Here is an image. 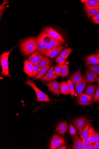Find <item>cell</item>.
I'll return each instance as SVG.
<instances>
[{
    "label": "cell",
    "instance_id": "33",
    "mask_svg": "<svg viewBox=\"0 0 99 149\" xmlns=\"http://www.w3.org/2000/svg\"><path fill=\"white\" fill-rule=\"evenodd\" d=\"M73 51V50L71 48H66L64 49L61 52L59 55L64 56L66 59L69 55V54Z\"/></svg>",
    "mask_w": 99,
    "mask_h": 149
},
{
    "label": "cell",
    "instance_id": "10",
    "mask_svg": "<svg viewBox=\"0 0 99 149\" xmlns=\"http://www.w3.org/2000/svg\"><path fill=\"white\" fill-rule=\"evenodd\" d=\"M92 97L82 93L78 98L77 103L81 106H88L90 105L92 102Z\"/></svg>",
    "mask_w": 99,
    "mask_h": 149
},
{
    "label": "cell",
    "instance_id": "21",
    "mask_svg": "<svg viewBox=\"0 0 99 149\" xmlns=\"http://www.w3.org/2000/svg\"><path fill=\"white\" fill-rule=\"evenodd\" d=\"M85 61L87 65H99L97 59L94 54H92L87 56L86 58Z\"/></svg>",
    "mask_w": 99,
    "mask_h": 149
},
{
    "label": "cell",
    "instance_id": "16",
    "mask_svg": "<svg viewBox=\"0 0 99 149\" xmlns=\"http://www.w3.org/2000/svg\"><path fill=\"white\" fill-rule=\"evenodd\" d=\"M68 128V124L66 121L60 123L56 128V131L60 135H64L66 133Z\"/></svg>",
    "mask_w": 99,
    "mask_h": 149
},
{
    "label": "cell",
    "instance_id": "9",
    "mask_svg": "<svg viewBox=\"0 0 99 149\" xmlns=\"http://www.w3.org/2000/svg\"><path fill=\"white\" fill-rule=\"evenodd\" d=\"M46 85L50 91L55 95L60 96V84L56 80L52 82H50L46 84Z\"/></svg>",
    "mask_w": 99,
    "mask_h": 149
},
{
    "label": "cell",
    "instance_id": "4",
    "mask_svg": "<svg viewBox=\"0 0 99 149\" xmlns=\"http://www.w3.org/2000/svg\"><path fill=\"white\" fill-rule=\"evenodd\" d=\"M66 143L64 138L57 134H55L51 140L49 148L58 149L62 145Z\"/></svg>",
    "mask_w": 99,
    "mask_h": 149
},
{
    "label": "cell",
    "instance_id": "11",
    "mask_svg": "<svg viewBox=\"0 0 99 149\" xmlns=\"http://www.w3.org/2000/svg\"><path fill=\"white\" fill-rule=\"evenodd\" d=\"M54 66L50 68L45 75L41 79L45 82H51L52 81L58 77L55 74L54 71Z\"/></svg>",
    "mask_w": 99,
    "mask_h": 149
},
{
    "label": "cell",
    "instance_id": "29",
    "mask_svg": "<svg viewBox=\"0 0 99 149\" xmlns=\"http://www.w3.org/2000/svg\"><path fill=\"white\" fill-rule=\"evenodd\" d=\"M42 40L46 44H49L53 39L47 34L42 32L39 35Z\"/></svg>",
    "mask_w": 99,
    "mask_h": 149
},
{
    "label": "cell",
    "instance_id": "5",
    "mask_svg": "<svg viewBox=\"0 0 99 149\" xmlns=\"http://www.w3.org/2000/svg\"><path fill=\"white\" fill-rule=\"evenodd\" d=\"M42 32L47 34L53 39L59 40L62 43H64L65 42V40L63 37L51 27H46L42 30Z\"/></svg>",
    "mask_w": 99,
    "mask_h": 149
},
{
    "label": "cell",
    "instance_id": "1",
    "mask_svg": "<svg viewBox=\"0 0 99 149\" xmlns=\"http://www.w3.org/2000/svg\"><path fill=\"white\" fill-rule=\"evenodd\" d=\"M37 37L28 38L22 40L20 47L24 55L28 56L37 50Z\"/></svg>",
    "mask_w": 99,
    "mask_h": 149
},
{
    "label": "cell",
    "instance_id": "2",
    "mask_svg": "<svg viewBox=\"0 0 99 149\" xmlns=\"http://www.w3.org/2000/svg\"><path fill=\"white\" fill-rule=\"evenodd\" d=\"M25 84L31 87L34 90L37 95V102H45L49 103L52 101L47 95L40 91L30 79L27 80Z\"/></svg>",
    "mask_w": 99,
    "mask_h": 149
},
{
    "label": "cell",
    "instance_id": "14",
    "mask_svg": "<svg viewBox=\"0 0 99 149\" xmlns=\"http://www.w3.org/2000/svg\"><path fill=\"white\" fill-rule=\"evenodd\" d=\"M33 65L28 60L24 62V72L30 77H33Z\"/></svg>",
    "mask_w": 99,
    "mask_h": 149
},
{
    "label": "cell",
    "instance_id": "30",
    "mask_svg": "<svg viewBox=\"0 0 99 149\" xmlns=\"http://www.w3.org/2000/svg\"><path fill=\"white\" fill-rule=\"evenodd\" d=\"M69 67L67 64H65L62 66L61 77L63 78H65L69 75Z\"/></svg>",
    "mask_w": 99,
    "mask_h": 149
},
{
    "label": "cell",
    "instance_id": "13",
    "mask_svg": "<svg viewBox=\"0 0 99 149\" xmlns=\"http://www.w3.org/2000/svg\"><path fill=\"white\" fill-rule=\"evenodd\" d=\"M62 43L59 40L53 39L49 44H46L45 49L42 53L44 54L45 52L50 50L61 46Z\"/></svg>",
    "mask_w": 99,
    "mask_h": 149
},
{
    "label": "cell",
    "instance_id": "24",
    "mask_svg": "<svg viewBox=\"0 0 99 149\" xmlns=\"http://www.w3.org/2000/svg\"><path fill=\"white\" fill-rule=\"evenodd\" d=\"M96 88V86L95 85H89L87 86L84 94L92 97L94 95Z\"/></svg>",
    "mask_w": 99,
    "mask_h": 149
},
{
    "label": "cell",
    "instance_id": "36",
    "mask_svg": "<svg viewBox=\"0 0 99 149\" xmlns=\"http://www.w3.org/2000/svg\"><path fill=\"white\" fill-rule=\"evenodd\" d=\"M67 81L69 85L72 97L73 98L75 94L74 85L70 79H68Z\"/></svg>",
    "mask_w": 99,
    "mask_h": 149
},
{
    "label": "cell",
    "instance_id": "18",
    "mask_svg": "<svg viewBox=\"0 0 99 149\" xmlns=\"http://www.w3.org/2000/svg\"><path fill=\"white\" fill-rule=\"evenodd\" d=\"M82 77L81 68L74 73L70 77V80L72 81L75 87Z\"/></svg>",
    "mask_w": 99,
    "mask_h": 149
},
{
    "label": "cell",
    "instance_id": "28",
    "mask_svg": "<svg viewBox=\"0 0 99 149\" xmlns=\"http://www.w3.org/2000/svg\"><path fill=\"white\" fill-rule=\"evenodd\" d=\"M81 1L84 3L85 7H99V3L96 0H85Z\"/></svg>",
    "mask_w": 99,
    "mask_h": 149
},
{
    "label": "cell",
    "instance_id": "22",
    "mask_svg": "<svg viewBox=\"0 0 99 149\" xmlns=\"http://www.w3.org/2000/svg\"><path fill=\"white\" fill-rule=\"evenodd\" d=\"M73 148L74 149H81L82 142V139L78 135L73 137Z\"/></svg>",
    "mask_w": 99,
    "mask_h": 149
},
{
    "label": "cell",
    "instance_id": "7",
    "mask_svg": "<svg viewBox=\"0 0 99 149\" xmlns=\"http://www.w3.org/2000/svg\"><path fill=\"white\" fill-rule=\"evenodd\" d=\"M87 85V82L84 77H82L79 82L77 84L75 88V92L77 97L78 98Z\"/></svg>",
    "mask_w": 99,
    "mask_h": 149
},
{
    "label": "cell",
    "instance_id": "35",
    "mask_svg": "<svg viewBox=\"0 0 99 149\" xmlns=\"http://www.w3.org/2000/svg\"><path fill=\"white\" fill-rule=\"evenodd\" d=\"M62 66L58 65L54 67V71L55 74L58 77L61 76Z\"/></svg>",
    "mask_w": 99,
    "mask_h": 149
},
{
    "label": "cell",
    "instance_id": "51",
    "mask_svg": "<svg viewBox=\"0 0 99 149\" xmlns=\"http://www.w3.org/2000/svg\"><path fill=\"white\" fill-rule=\"evenodd\" d=\"M96 1L98 3H99V0H96Z\"/></svg>",
    "mask_w": 99,
    "mask_h": 149
},
{
    "label": "cell",
    "instance_id": "47",
    "mask_svg": "<svg viewBox=\"0 0 99 149\" xmlns=\"http://www.w3.org/2000/svg\"><path fill=\"white\" fill-rule=\"evenodd\" d=\"M67 148V147L66 145H62L59 148V149H66Z\"/></svg>",
    "mask_w": 99,
    "mask_h": 149
},
{
    "label": "cell",
    "instance_id": "48",
    "mask_svg": "<svg viewBox=\"0 0 99 149\" xmlns=\"http://www.w3.org/2000/svg\"><path fill=\"white\" fill-rule=\"evenodd\" d=\"M93 22L94 24H99V19L93 21Z\"/></svg>",
    "mask_w": 99,
    "mask_h": 149
},
{
    "label": "cell",
    "instance_id": "8",
    "mask_svg": "<svg viewBox=\"0 0 99 149\" xmlns=\"http://www.w3.org/2000/svg\"><path fill=\"white\" fill-rule=\"evenodd\" d=\"M89 121L86 117H82L75 118L72 121L73 124L75 126L78 131L81 130Z\"/></svg>",
    "mask_w": 99,
    "mask_h": 149
},
{
    "label": "cell",
    "instance_id": "27",
    "mask_svg": "<svg viewBox=\"0 0 99 149\" xmlns=\"http://www.w3.org/2000/svg\"><path fill=\"white\" fill-rule=\"evenodd\" d=\"M88 70L90 71L99 76V65H87Z\"/></svg>",
    "mask_w": 99,
    "mask_h": 149
},
{
    "label": "cell",
    "instance_id": "46",
    "mask_svg": "<svg viewBox=\"0 0 99 149\" xmlns=\"http://www.w3.org/2000/svg\"><path fill=\"white\" fill-rule=\"evenodd\" d=\"M96 56V57L97 58L98 62L99 63V53L96 52V54H94Z\"/></svg>",
    "mask_w": 99,
    "mask_h": 149
},
{
    "label": "cell",
    "instance_id": "45",
    "mask_svg": "<svg viewBox=\"0 0 99 149\" xmlns=\"http://www.w3.org/2000/svg\"><path fill=\"white\" fill-rule=\"evenodd\" d=\"M94 145L95 149H99V141L95 143Z\"/></svg>",
    "mask_w": 99,
    "mask_h": 149
},
{
    "label": "cell",
    "instance_id": "12",
    "mask_svg": "<svg viewBox=\"0 0 99 149\" xmlns=\"http://www.w3.org/2000/svg\"><path fill=\"white\" fill-rule=\"evenodd\" d=\"M64 48V47L61 46L50 50L45 52L44 54L46 56L53 58L59 55Z\"/></svg>",
    "mask_w": 99,
    "mask_h": 149
},
{
    "label": "cell",
    "instance_id": "39",
    "mask_svg": "<svg viewBox=\"0 0 99 149\" xmlns=\"http://www.w3.org/2000/svg\"><path fill=\"white\" fill-rule=\"evenodd\" d=\"M93 101L95 102L99 101V86H98L96 89L93 97Z\"/></svg>",
    "mask_w": 99,
    "mask_h": 149
},
{
    "label": "cell",
    "instance_id": "34",
    "mask_svg": "<svg viewBox=\"0 0 99 149\" xmlns=\"http://www.w3.org/2000/svg\"><path fill=\"white\" fill-rule=\"evenodd\" d=\"M69 133L73 137L78 135L77 130L71 124H70L69 127Z\"/></svg>",
    "mask_w": 99,
    "mask_h": 149
},
{
    "label": "cell",
    "instance_id": "3",
    "mask_svg": "<svg viewBox=\"0 0 99 149\" xmlns=\"http://www.w3.org/2000/svg\"><path fill=\"white\" fill-rule=\"evenodd\" d=\"M14 48L8 52H4L1 57V65L2 68L1 74L9 77H10L11 75L9 71L8 57L10 52Z\"/></svg>",
    "mask_w": 99,
    "mask_h": 149
},
{
    "label": "cell",
    "instance_id": "49",
    "mask_svg": "<svg viewBox=\"0 0 99 149\" xmlns=\"http://www.w3.org/2000/svg\"><path fill=\"white\" fill-rule=\"evenodd\" d=\"M96 82H97L98 84L99 85V77H97L96 78Z\"/></svg>",
    "mask_w": 99,
    "mask_h": 149
},
{
    "label": "cell",
    "instance_id": "43",
    "mask_svg": "<svg viewBox=\"0 0 99 149\" xmlns=\"http://www.w3.org/2000/svg\"><path fill=\"white\" fill-rule=\"evenodd\" d=\"M91 19L93 21L99 19V12H98L95 15L92 17Z\"/></svg>",
    "mask_w": 99,
    "mask_h": 149
},
{
    "label": "cell",
    "instance_id": "50",
    "mask_svg": "<svg viewBox=\"0 0 99 149\" xmlns=\"http://www.w3.org/2000/svg\"><path fill=\"white\" fill-rule=\"evenodd\" d=\"M96 52L99 53V47L96 49Z\"/></svg>",
    "mask_w": 99,
    "mask_h": 149
},
{
    "label": "cell",
    "instance_id": "42",
    "mask_svg": "<svg viewBox=\"0 0 99 149\" xmlns=\"http://www.w3.org/2000/svg\"><path fill=\"white\" fill-rule=\"evenodd\" d=\"M98 141H99V133L97 132H96V139L93 144H95Z\"/></svg>",
    "mask_w": 99,
    "mask_h": 149
},
{
    "label": "cell",
    "instance_id": "44",
    "mask_svg": "<svg viewBox=\"0 0 99 149\" xmlns=\"http://www.w3.org/2000/svg\"><path fill=\"white\" fill-rule=\"evenodd\" d=\"M88 149H95L94 144L90 143L88 145Z\"/></svg>",
    "mask_w": 99,
    "mask_h": 149
},
{
    "label": "cell",
    "instance_id": "52",
    "mask_svg": "<svg viewBox=\"0 0 99 149\" xmlns=\"http://www.w3.org/2000/svg\"><path fill=\"white\" fill-rule=\"evenodd\" d=\"M98 108H99V105H98Z\"/></svg>",
    "mask_w": 99,
    "mask_h": 149
},
{
    "label": "cell",
    "instance_id": "31",
    "mask_svg": "<svg viewBox=\"0 0 99 149\" xmlns=\"http://www.w3.org/2000/svg\"><path fill=\"white\" fill-rule=\"evenodd\" d=\"M94 129L91 125L90 126L89 131L87 136L84 139V141L88 145L90 144V139L93 132Z\"/></svg>",
    "mask_w": 99,
    "mask_h": 149
},
{
    "label": "cell",
    "instance_id": "40",
    "mask_svg": "<svg viewBox=\"0 0 99 149\" xmlns=\"http://www.w3.org/2000/svg\"><path fill=\"white\" fill-rule=\"evenodd\" d=\"M96 131L94 130L93 134L90 139V143H93L96 137Z\"/></svg>",
    "mask_w": 99,
    "mask_h": 149
},
{
    "label": "cell",
    "instance_id": "25",
    "mask_svg": "<svg viewBox=\"0 0 99 149\" xmlns=\"http://www.w3.org/2000/svg\"><path fill=\"white\" fill-rule=\"evenodd\" d=\"M51 65L46 67L41 68L37 75L34 77V80L39 79H41L51 67Z\"/></svg>",
    "mask_w": 99,
    "mask_h": 149
},
{
    "label": "cell",
    "instance_id": "17",
    "mask_svg": "<svg viewBox=\"0 0 99 149\" xmlns=\"http://www.w3.org/2000/svg\"><path fill=\"white\" fill-rule=\"evenodd\" d=\"M98 76L89 70H87L84 75V77L88 84L96 82Z\"/></svg>",
    "mask_w": 99,
    "mask_h": 149
},
{
    "label": "cell",
    "instance_id": "20",
    "mask_svg": "<svg viewBox=\"0 0 99 149\" xmlns=\"http://www.w3.org/2000/svg\"><path fill=\"white\" fill-rule=\"evenodd\" d=\"M85 11L89 17H92L99 12V7H85Z\"/></svg>",
    "mask_w": 99,
    "mask_h": 149
},
{
    "label": "cell",
    "instance_id": "15",
    "mask_svg": "<svg viewBox=\"0 0 99 149\" xmlns=\"http://www.w3.org/2000/svg\"><path fill=\"white\" fill-rule=\"evenodd\" d=\"M60 93L61 94L65 95H71L69 85L67 81L62 82L60 85Z\"/></svg>",
    "mask_w": 99,
    "mask_h": 149
},
{
    "label": "cell",
    "instance_id": "26",
    "mask_svg": "<svg viewBox=\"0 0 99 149\" xmlns=\"http://www.w3.org/2000/svg\"><path fill=\"white\" fill-rule=\"evenodd\" d=\"M51 63L50 59L45 56L39 62L38 64L40 68H43L50 65Z\"/></svg>",
    "mask_w": 99,
    "mask_h": 149
},
{
    "label": "cell",
    "instance_id": "6",
    "mask_svg": "<svg viewBox=\"0 0 99 149\" xmlns=\"http://www.w3.org/2000/svg\"><path fill=\"white\" fill-rule=\"evenodd\" d=\"M45 56L44 54L36 50L31 54L28 58V61L33 65H34L38 63Z\"/></svg>",
    "mask_w": 99,
    "mask_h": 149
},
{
    "label": "cell",
    "instance_id": "38",
    "mask_svg": "<svg viewBox=\"0 0 99 149\" xmlns=\"http://www.w3.org/2000/svg\"><path fill=\"white\" fill-rule=\"evenodd\" d=\"M9 3V2L8 1H4L2 4L0 6V14H1V20L2 18V16L3 12V11L5 9L6 7L5 5Z\"/></svg>",
    "mask_w": 99,
    "mask_h": 149
},
{
    "label": "cell",
    "instance_id": "32",
    "mask_svg": "<svg viewBox=\"0 0 99 149\" xmlns=\"http://www.w3.org/2000/svg\"><path fill=\"white\" fill-rule=\"evenodd\" d=\"M66 59L63 56L59 55L55 59V62L59 65L62 66L66 64Z\"/></svg>",
    "mask_w": 99,
    "mask_h": 149
},
{
    "label": "cell",
    "instance_id": "23",
    "mask_svg": "<svg viewBox=\"0 0 99 149\" xmlns=\"http://www.w3.org/2000/svg\"><path fill=\"white\" fill-rule=\"evenodd\" d=\"M46 44L42 40L39 36L37 37V50L42 52L45 49Z\"/></svg>",
    "mask_w": 99,
    "mask_h": 149
},
{
    "label": "cell",
    "instance_id": "37",
    "mask_svg": "<svg viewBox=\"0 0 99 149\" xmlns=\"http://www.w3.org/2000/svg\"><path fill=\"white\" fill-rule=\"evenodd\" d=\"M41 69L38 63L33 65V77H34L37 75Z\"/></svg>",
    "mask_w": 99,
    "mask_h": 149
},
{
    "label": "cell",
    "instance_id": "19",
    "mask_svg": "<svg viewBox=\"0 0 99 149\" xmlns=\"http://www.w3.org/2000/svg\"><path fill=\"white\" fill-rule=\"evenodd\" d=\"M90 125V121H89L87 124L79 131L78 134L80 135V137L82 139H84L85 138L88 134Z\"/></svg>",
    "mask_w": 99,
    "mask_h": 149
},
{
    "label": "cell",
    "instance_id": "41",
    "mask_svg": "<svg viewBox=\"0 0 99 149\" xmlns=\"http://www.w3.org/2000/svg\"><path fill=\"white\" fill-rule=\"evenodd\" d=\"M88 145L84 142L83 139H82L81 149H88Z\"/></svg>",
    "mask_w": 99,
    "mask_h": 149
}]
</instances>
